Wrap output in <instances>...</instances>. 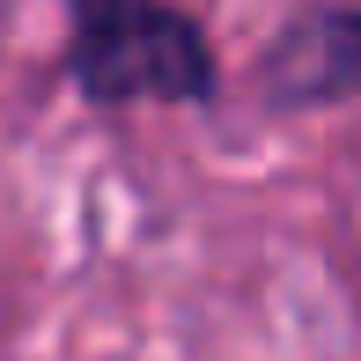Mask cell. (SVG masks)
Returning <instances> with one entry per match:
<instances>
[{"label":"cell","mask_w":361,"mask_h":361,"mask_svg":"<svg viewBox=\"0 0 361 361\" xmlns=\"http://www.w3.org/2000/svg\"><path fill=\"white\" fill-rule=\"evenodd\" d=\"M266 96L273 104H317V96L361 89V15H310L266 52Z\"/></svg>","instance_id":"cell-2"},{"label":"cell","mask_w":361,"mask_h":361,"mask_svg":"<svg viewBox=\"0 0 361 361\" xmlns=\"http://www.w3.org/2000/svg\"><path fill=\"white\" fill-rule=\"evenodd\" d=\"M74 81L96 104H147V96L192 104L214 89V59L185 15L111 0V8H81L74 23Z\"/></svg>","instance_id":"cell-1"}]
</instances>
